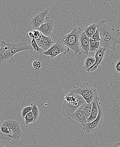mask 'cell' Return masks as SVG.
I'll list each match as a JSON object with an SVG mask.
<instances>
[{"label":"cell","instance_id":"obj_29","mask_svg":"<svg viewBox=\"0 0 120 147\" xmlns=\"http://www.w3.org/2000/svg\"><path fill=\"white\" fill-rule=\"evenodd\" d=\"M27 36L30 39H33L34 37V34L33 32H29L27 33Z\"/></svg>","mask_w":120,"mask_h":147},{"label":"cell","instance_id":"obj_5","mask_svg":"<svg viewBox=\"0 0 120 147\" xmlns=\"http://www.w3.org/2000/svg\"><path fill=\"white\" fill-rule=\"evenodd\" d=\"M86 103V101L80 95L76 94V100L71 102L63 101L62 106V114L68 119L74 113L81 105Z\"/></svg>","mask_w":120,"mask_h":147},{"label":"cell","instance_id":"obj_31","mask_svg":"<svg viewBox=\"0 0 120 147\" xmlns=\"http://www.w3.org/2000/svg\"><path fill=\"white\" fill-rule=\"evenodd\" d=\"M4 41L1 40H0V49H1V47L2 46L3 44L4 43Z\"/></svg>","mask_w":120,"mask_h":147},{"label":"cell","instance_id":"obj_10","mask_svg":"<svg viewBox=\"0 0 120 147\" xmlns=\"http://www.w3.org/2000/svg\"><path fill=\"white\" fill-rule=\"evenodd\" d=\"M49 13V11L46 9L42 12L36 14L32 18L30 21L31 26L35 30H38L40 26L44 22L46 17Z\"/></svg>","mask_w":120,"mask_h":147},{"label":"cell","instance_id":"obj_20","mask_svg":"<svg viewBox=\"0 0 120 147\" xmlns=\"http://www.w3.org/2000/svg\"><path fill=\"white\" fill-rule=\"evenodd\" d=\"M31 45L33 49V51L35 54H41L44 53V50L42 49H41L38 45L37 43L35 40L34 37L32 39L31 41Z\"/></svg>","mask_w":120,"mask_h":147},{"label":"cell","instance_id":"obj_17","mask_svg":"<svg viewBox=\"0 0 120 147\" xmlns=\"http://www.w3.org/2000/svg\"><path fill=\"white\" fill-rule=\"evenodd\" d=\"M97 29V25L96 24H91L86 26L84 29V32L89 38H91L95 33Z\"/></svg>","mask_w":120,"mask_h":147},{"label":"cell","instance_id":"obj_27","mask_svg":"<svg viewBox=\"0 0 120 147\" xmlns=\"http://www.w3.org/2000/svg\"><path fill=\"white\" fill-rule=\"evenodd\" d=\"M33 32L34 37L35 40H36L39 39L41 37L42 34L38 31V30H35L33 29Z\"/></svg>","mask_w":120,"mask_h":147},{"label":"cell","instance_id":"obj_26","mask_svg":"<svg viewBox=\"0 0 120 147\" xmlns=\"http://www.w3.org/2000/svg\"><path fill=\"white\" fill-rule=\"evenodd\" d=\"M33 66L35 69H38L42 67V64L39 61H35L33 63Z\"/></svg>","mask_w":120,"mask_h":147},{"label":"cell","instance_id":"obj_15","mask_svg":"<svg viewBox=\"0 0 120 147\" xmlns=\"http://www.w3.org/2000/svg\"><path fill=\"white\" fill-rule=\"evenodd\" d=\"M91 104H92V112L89 118L87 119V123L92 122L96 119L99 113V107L101 106L100 100H94Z\"/></svg>","mask_w":120,"mask_h":147},{"label":"cell","instance_id":"obj_2","mask_svg":"<svg viewBox=\"0 0 120 147\" xmlns=\"http://www.w3.org/2000/svg\"><path fill=\"white\" fill-rule=\"evenodd\" d=\"M33 51L31 45L27 42L7 43L4 42L0 49V64L15 61L14 55L26 51Z\"/></svg>","mask_w":120,"mask_h":147},{"label":"cell","instance_id":"obj_32","mask_svg":"<svg viewBox=\"0 0 120 147\" xmlns=\"http://www.w3.org/2000/svg\"><path fill=\"white\" fill-rule=\"evenodd\" d=\"M0 147H7L4 145H0Z\"/></svg>","mask_w":120,"mask_h":147},{"label":"cell","instance_id":"obj_11","mask_svg":"<svg viewBox=\"0 0 120 147\" xmlns=\"http://www.w3.org/2000/svg\"><path fill=\"white\" fill-rule=\"evenodd\" d=\"M54 23L51 18H46L44 22L38 28V30L45 36L51 37L53 29Z\"/></svg>","mask_w":120,"mask_h":147},{"label":"cell","instance_id":"obj_9","mask_svg":"<svg viewBox=\"0 0 120 147\" xmlns=\"http://www.w3.org/2000/svg\"><path fill=\"white\" fill-rule=\"evenodd\" d=\"M106 53V52L105 49L102 47H100L99 49L95 52L94 57L95 61L93 65L87 71L88 72H93L100 68L101 65L102 64L103 59Z\"/></svg>","mask_w":120,"mask_h":147},{"label":"cell","instance_id":"obj_8","mask_svg":"<svg viewBox=\"0 0 120 147\" xmlns=\"http://www.w3.org/2000/svg\"><path fill=\"white\" fill-rule=\"evenodd\" d=\"M103 121V113L101 106L99 107V113L94 121L86 123L81 124L83 129L88 133H93L101 127Z\"/></svg>","mask_w":120,"mask_h":147},{"label":"cell","instance_id":"obj_28","mask_svg":"<svg viewBox=\"0 0 120 147\" xmlns=\"http://www.w3.org/2000/svg\"><path fill=\"white\" fill-rule=\"evenodd\" d=\"M114 66L117 73H120V59L115 63Z\"/></svg>","mask_w":120,"mask_h":147},{"label":"cell","instance_id":"obj_19","mask_svg":"<svg viewBox=\"0 0 120 147\" xmlns=\"http://www.w3.org/2000/svg\"><path fill=\"white\" fill-rule=\"evenodd\" d=\"M81 107L87 119L89 118L90 115H91V112H92V104L91 103L88 104L86 102L85 103L81 105Z\"/></svg>","mask_w":120,"mask_h":147},{"label":"cell","instance_id":"obj_21","mask_svg":"<svg viewBox=\"0 0 120 147\" xmlns=\"http://www.w3.org/2000/svg\"><path fill=\"white\" fill-rule=\"evenodd\" d=\"M30 106L32 107V112L34 117L33 123H35L38 120L39 117V110L38 107V104L35 102L32 103Z\"/></svg>","mask_w":120,"mask_h":147},{"label":"cell","instance_id":"obj_14","mask_svg":"<svg viewBox=\"0 0 120 147\" xmlns=\"http://www.w3.org/2000/svg\"><path fill=\"white\" fill-rule=\"evenodd\" d=\"M70 119L75 120L81 124L87 123V118L83 112L81 106L76 109L74 113L70 117Z\"/></svg>","mask_w":120,"mask_h":147},{"label":"cell","instance_id":"obj_3","mask_svg":"<svg viewBox=\"0 0 120 147\" xmlns=\"http://www.w3.org/2000/svg\"><path fill=\"white\" fill-rule=\"evenodd\" d=\"M81 33V28L79 27H76L72 29L70 32L62 36L59 40L70 50H72L75 54L80 55L82 51L80 48L79 40Z\"/></svg>","mask_w":120,"mask_h":147},{"label":"cell","instance_id":"obj_1","mask_svg":"<svg viewBox=\"0 0 120 147\" xmlns=\"http://www.w3.org/2000/svg\"><path fill=\"white\" fill-rule=\"evenodd\" d=\"M97 25L100 31L101 44L105 49L106 53L111 50L116 51V46L120 45L119 30L110 27L104 20H101Z\"/></svg>","mask_w":120,"mask_h":147},{"label":"cell","instance_id":"obj_22","mask_svg":"<svg viewBox=\"0 0 120 147\" xmlns=\"http://www.w3.org/2000/svg\"><path fill=\"white\" fill-rule=\"evenodd\" d=\"M101 42L96 41L92 38H90V48L89 51L95 52L100 47Z\"/></svg>","mask_w":120,"mask_h":147},{"label":"cell","instance_id":"obj_12","mask_svg":"<svg viewBox=\"0 0 120 147\" xmlns=\"http://www.w3.org/2000/svg\"><path fill=\"white\" fill-rule=\"evenodd\" d=\"M35 40L38 46L45 51H47L54 44L51 37L45 36L42 34L39 39Z\"/></svg>","mask_w":120,"mask_h":147},{"label":"cell","instance_id":"obj_24","mask_svg":"<svg viewBox=\"0 0 120 147\" xmlns=\"http://www.w3.org/2000/svg\"><path fill=\"white\" fill-rule=\"evenodd\" d=\"M32 108L31 106H27L22 109L21 111V116L22 118H25L26 115L29 112L32 111Z\"/></svg>","mask_w":120,"mask_h":147},{"label":"cell","instance_id":"obj_25","mask_svg":"<svg viewBox=\"0 0 120 147\" xmlns=\"http://www.w3.org/2000/svg\"><path fill=\"white\" fill-rule=\"evenodd\" d=\"M91 38L95 40L96 41L100 42H101V39H100V31H99V29H98L97 28L95 33L92 36Z\"/></svg>","mask_w":120,"mask_h":147},{"label":"cell","instance_id":"obj_23","mask_svg":"<svg viewBox=\"0 0 120 147\" xmlns=\"http://www.w3.org/2000/svg\"><path fill=\"white\" fill-rule=\"evenodd\" d=\"M24 119L25 120V124L26 125H28L29 124L33 123L34 121V117L32 111L28 113Z\"/></svg>","mask_w":120,"mask_h":147},{"label":"cell","instance_id":"obj_13","mask_svg":"<svg viewBox=\"0 0 120 147\" xmlns=\"http://www.w3.org/2000/svg\"><path fill=\"white\" fill-rule=\"evenodd\" d=\"M80 45L82 52L89 57V52L90 48V38H89L83 32L80 37Z\"/></svg>","mask_w":120,"mask_h":147},{"label":"cell","instance_id":"obj_30","mask_svg":"<svg viewBox=\"0 0 120 147\" xmlns=\"http://www.w3.org/2000/svg\"><path fill=\"white\" fill-rule=\"evenodd\" d=\"M110 147H120V142H116V143H113L112 144Z\"/></svg>","mask_w":120,"mask_h":147},{"label":"cell","instance_id":"obj_6","mask_svg":"<svg viewBox=\"0 0 120 147\" xmlns=\"http://www.w3.org/2000/svg\"><path fill=\"white\" fill-rule=\"evenodd\" d=\"M1 124L7 127L11 131L12 134V139L16 141H19L21 140L23 132L19 123L17 121L12 119H6Z\"/></svg>","mask_w":120,"mask_h":147},{"label":"cell","instance_id":"obj_7","mask_svg":"<svg viewBox=\"0 0 120 147\" xmlns=\"http://www.w3.org/2000/svg\"><path fill=\"white\" fill-rule=\"evenodd\" d=\"M70 51V49L64 45L59 40L49 50L44 51L43 54L45 56H50L51 58H54L61 53L66 54Z\"/></svg>","mask_w":120,"mask_h":147},{"label":"cell","instance_id":"obj_18","mask_svg":"<svg viewBox=\"0 0 120 147\" xmlns=\"http://www.w3.org/2000/svg\"><path fill=\"white\" fill-rule=\"evenodd\" d=\"M95 61L94 57H88L86 59L84 62L83 69L85 71H87L90 67H92Z\"/></svg>","mask_w":120,"mask_h":147},{"label":"cell","instance_id":"obj_16","mask_svg":"<svg viewBox=\"0 0 120 147\" xmlns=\"http://www.w3.org/2000/svg\"><path fill=\"white\" fill-rule=\"evenodd\" d=\"M12 134L6 126L0 124V140L4 141H10L12 140Z\"/></svg>","mask_w":120,"mask_h":147},{"label":"cell","instance_id":"obj_4","mask_svg":"<svg viewBox=\"0 0 120 147\" xmlns=\"http://www.w3.org/2000/svg\"><path fill=\"white\" fill-rule=\"evenodd\" d=\"M70 92L80 95L88 104L92 103L94 100L99 101L96 89L85 82L80 81L78 82Z\"/></svg>","mask_w":120,"mask_h":147}]
</instances>
